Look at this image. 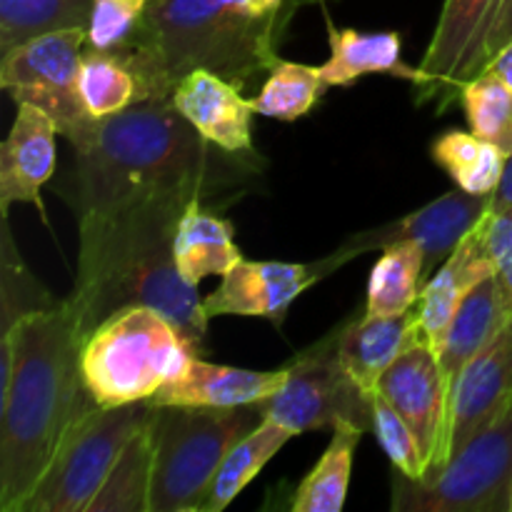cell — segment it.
I'll list each match as a JSON object with an SVG mask.
<instances>
[{
	"instance_id": "obj_1",
	"label": "cell",
	"mask_w": 512,
	"mask_h": 512,
	"mask_svg": "<svg viewBox=\"0 0 512 512\" xmlns=\"http://www.w3.org/2000/svg\"><path fill=\"white\" fill-rule=\"evenodd\" d=\"M80 315L65 298L3 333L0 510L23 512L70 430L98 403L83 378Z\"/></svg>"
},
{
	"instance_id": "obj_2",
	"label": "cell",
	"mask_w": 512,
	"mask_h": 512,
	"mask_svg": "<svg viewBox=\"0 0 512 512\" xmlns=\"http://www.w3.org/2000/svg\"><path fill=\"white\" fill-rule=\"evenodd\" d=\"M193 198L200 195H150L78 213V278L70 300L85 338L118 310L148 305L173 320L195 353H205L210 318L198 288L175 265V230Z\"/></svg>"
},
{
	"instance_id": "obj_3",
	"label": "cell",
	"mask_w": 512,
	"mask_h": 512,
	"mask_svg": "<svg viewBox=\"0 0 512 512\" xmlns=\"http://www.w3.org/2000/svg\"><path fill=\"white\" fill-rule=\"evenodd\" d=\"M75 160L78 213L150 195L208 198L260 170L258 155H235L205 140L178 113L173 98L140 100L95 120L88 140L75 148Z\"/></svg>"
},
{
	"instance_id": "obj_4",
	"label": "cell",
	"mask_w": 512,
	"mask_h": 512,
	"mask_svg": "<svg viewBox=\"0 0 512 512\" xmlns=\"http://www.w3.org/2000/svg\"><path fill=\"white\" fill-rule=\"evenodd\" d=\"M285 23L258 18L240 0H148L133 38L115 53L148 98H173L180 80L205 68L243 88L278 63Z\"/></svg>"
},
{
	"instance_id": "obj_5",
	"label": "cell",
	"mask_w": 512,
	"mask_h": 512,
	"mask_svg": "<svg viewBox=\"0 0 512 512\" xmlns=\"http://www.w3.org/2000/svg\"><path fill=\"white\" fill-rule=\"evenodd\" d=\"M198 355L173 320L148 305L123 308L83 343V378L100 408L150 400Z\"/></svg>"
},
{
	"instance_id": "obj_6",
	"label": "cell",
	"mask_w": 512,
	"mask_h": 512,
	"mask_svg": "<svg viewBox=\"0 0 512 512\" xmlns=\"http://www.w3.org/2000/svg\"><path fill=\"white\" fill-rule=\"evenodd\" d=\"M263 423L258 405H155L150 512H200L228 450Z\"/></svg>"
},
{
	"instance_id": "obj_7",
	"label": "cell",
	"mask_w": 512,
	"mask_h": 512,
	"mask_svg": "<svg viewBox=\"0 0 512 512\" xmlns=\"http://www.w3.org/2000/svg\"><path fill=\"white\" fill-rule=\"evenodd\" d=\"M393 512H512V408L475 435L440 473H393Z\"/></svg>"
},
{
	"instance_id": "obj_8",
	"label": "cell",
	"mask_w": 512,
	"mask_h": 512,
	"mask_svg": "<svg viewBox=\"0 0 512 512\" xmlns=\"http://www.w3.org/2000/svg\"><path fill=\"white\" fill-rule=\"evenodd\" d=\"M153 410L148 400L90 410L70 430L23 512H88L115 460L148 425Z\"/></svg>"
},
{
	"instance_id": "obj_9",
	"label": "cell",
	"mask_w": 512,
	"mask_h": 512,
	"mask_svg": "<svg viewBox=\"0 0 512 512\" xmlns=\"http://www.w3.org/2000/svg\"><path fill=\"white\" fill-rule=\"evenodd\" d=\"M88 28L55 30L15 45L3 53L0 85L15 103H30L53 118L55 128L73 148L88 140L95 120L80 95V63H83Z\"/></svg>"
},
{
	"instance_id": "obj_10",
	"label": "cell",
	"mask_w": 512,
	"mask_h": 512,
	"mask_svg": "<svg viewBox=\"0 0 512 512\" xmlns=\"http://www.w3.org/2000/svg\"><path fill=\"white\" fill-rule=\"evenodd\" d=\"M343 323L325 338L285 363L288 378L273 398L258 403L263 418L285 425L293 435L335 428L350 420L368 433L373 428V398L350 378L338 353Z\"/></svg>"
},
{
	"instance_id": "obj_11",
	"label": "cell",
	"mask_w": 512,
	"mask_h": 512,
	"mask_svg": "<svg viewBox=\"0 0 512 512\" xmlns=\"http://www.w3.org/2000/svg\"><path fill=\"white\" fill-rule=\"evenodd\" d=\"M503 0H445L430 48L420 65V103L440 110L458 103L463 85L488 68V35Z\"/></svg>"
},
{
	"instance_id": "obj_12",
	"label": "cell",
	"mask_w": 512,
	"mask_h": 512,
	"mask_svg": "<svg viewBox=\"0 0 512 512\" xmlns=\"http://www.w3.org/2000/svg\"><path fill=\"white\" fill-rule=\"evenodd\" d=\"M490 205H493V195H470L458 188L393 223L355 233L335 253H330V260L335 268H340L370 250H385L400 240H413L425 253V280H428L458 248L460 240L488 215Z\"/></svg>"
},
{
	"instance_id": "obj_13",
	"label": "cell",
	"mask_w": 512,
	"mask_h": 512,
	"mask_svg": "<svg viewBox=\"0 0 512 512\" xmlns=\"http://www.w3.org/2000/svg\"><path fill=\"white\" fill-rule=\"evenodd\" d=\"M378 393L410 425L423 450L428 475L440 473L448 463L450 395L445 388L438 353L418 343L400 355L378 383Z\"/></svg>"
},
{
	"instance_id": "obj_14",
	"label": "cell",
	"mask_w": 512,
	"mask_h": 512,
	"mask_svg": "<svg viewBox=\"0 0 512 512\" xmlns=\"http://www.w3.org/2000/svg\"><path fill=\"white\" fill-rule=\"evenodd\" d=\"M330 258L315 263H280V260H240L223 275V283L203 298L208 318L240 315L265 318L280 328L290 305L320 278L335 273Z\"/></svg>"
},
{
	"instance_id": "obj_15",
	"label": "cell",
	"mask_w": 512,
	"mask_h": 512,
	"mask_svg": "<svg viewBox=\"0 0 512 512\" xmlns=\"http://www.w3.org/2000/svg\"><path fill=\"white\" fill-rule=\"evenodd\" d=\"M512 408V323L460 373L450 403L448 460Z\"/></svg>"
},
{
	"instance_id": "obj_16",
	"label": "cell",
	"mask_w": 512,
	"mask_h": 512,
	"mask_svg": "<svg viewBox=\"0 0 512 512\" xmlns=\"http://www.w3.org/2000/svg\"><path fill=\"white\" fill-rule=\"evenodd\" d=\"M178 113L218 148L235 155H258L253 145V105L240 88L213 70L198 68L173 90Z\"/></svg>"
},
{
	"instance_id": "obj_17",
	"label": "cell",
	"mask_w": 512,
	"mask_h": 512,
	"mask_svg": "<svg viewBox=\"0 0 512 512\" xmlns=\"http://www.w3.org/2000/svg\"><path fill=\"white\" fill-rule=\"evenodd\" d=\"M53 118L30 103H18V115L0 148V210L8 218L13 203H30L43 210L40 188L55 173Z\"/></svg>"
},
{
	"instance_id": "obj_18",
	"label": "cell",
	"mask_w": 512,
	"mask_h": 512,
	"mask_svg": "<svg viewBox=\"0 0 512 512\" xmlns=\"http://www.w3.org/2000/svg\"><path fill=\"white\" fill-rule=\"evenodd\" d=\"M288 370H245L215 365L193 355L178 378L160 385L150 405H193V408H240L258 405L283 388Z\"/></svg>"
},
{
	"instance_id": "obj_19",
	"label": "cell",
	"mask_w": 512,
	"mask_h": 512,
	"mask_svg": "<svg viewBox=\"0 0 512 512\" xmlns=\"http://www.w3.org/2000/svg\"><path fill=\"white\" fill-rule=\"evenodd\" d=\"M418 343H425L418 308L395 315L358 313L343 320L338 353L350 378L365 395L375 398L385 370Z\"/></svg>"
},
{
	"instance_id": "obj_20",
	"label": "cell",
	"mask_w": 512,
	"mask_h": 512,
	"mask_svg": "<svg viewBox=\"0 0 512 512\" xmlns=\"http://www.w3.org/2000/svg\"><path fill=\"white\" fill-rule=\"evenodd\" d=\"M493 260L485 245L483 220L465 235L458 248L448 255L443 265L425 280L420 298L415 303L420 318V333L430 348L438 353L450 320L458 313L460 303L468 298L470 290L493 275Z\"/></svg>"
},
{
	"instance_id": "obj_21",
	"label": "cell",
	"mask_w": 512,
	"mask_h": 512,
	"mask_svg": "<svg viewBox=\"0 0 512 512\" xmlns=\"http://www.w3.org/2000/svg\"><path fill=\"white\" fill-rule=\"evenodd\" d=\"M510 323L512 308L493 273L483 283L475 285L468 293V298L460 303L458 313L450 320L448 330L443 335V343L438 348V360L440 368H443L450 403H453L455 383H458L465 365L475 355L483 353Z\"/></svg>"
},
{
	"instance_id": "obj_22",
	"label": "cell",
	"mask_w": 512,
	"mask_h": 512,
	"mask_svg": "<svg viewBox=\"0 0 512 512\" xmlns=\"http://www.w3.org/2000/svg\"><path fill=\"white\" fill-rule=\"evenodd\" d=\"M243 260L235 245L230 220L205 210L203 198H193L175 230V265L180 278L198 288L205 278L225 275Z\"/></svg>"
},
{
	"instance_id": "obj_23",
	"label": "cell",
	"mask_w": 512,
	"mask_h": 512,
	"mask_svg": "<svg viewBox=\"0 0 512 512\" xmlns=\"http://www.w3.org/2000/svg\"><path fill=\"white\" fill-rule=\"evenodd\" d=\"M330 60L320 65L325 83L353 85L363 75H395V78L418 83L420 70L403 60V38L395 30L383 33H360L353 28L330 25Z\"/></svg>"
},
{
	"instance_id": "obj_24",
	"label": "cell",
	"mask_w": 512,
	"mask_h": 512,
	"mask_svg": "<svg viewBox=\"0 0 512 512\" xmlns=\"http://www.w3.org/2000/svg\"><path fill=\"white\" fill-rule=\"evenodd\" d=\"M295 438L285 425L275 423V420L263 418V423L255 430H250L245 438H240L228 455L220 463L218 473H215L213 483H210L208 493H205L200 512H223L258 478L260 470L280 453L285 443Z\"/></svg>"
},
{
	"instance_id": "obj_25",
	"label": "cell",
	"mask_w": 512,
	"mask_h": 512,
	"mask_svg": "<svg viewBox=\"0 0 512 512\" xmlns=\"http://www.w3.org/2000/svg\"><path fill=\"white\" fill-rule=\"evenodd\" d=\"M365 430L350 420H343L333 428L328 448L320 455L315 468L293 490L290 510L293 512H340L348 498L350 473H353V455Z\"/></svg>"
},
{
	"instance_id": "obj_26",
	"label": "cell",
	"mask_w": 512,
	"mask_h": 512,
	"mask_svg": "<svg viewBox=\"0 0 512 512\" xmlns=\"http://www.w3.org/2000/svg\"><path fill=\"white\" fill-rule=\"evenodd\" d=\"M155 415V410H153ZM155 430L153 418L125 445L103 488L88 505V512H150V488H153Z\"/></svg>"
},
{
	"instance_id": "obj_27",
	"label": "cell",
	"mask_w": 512,
	"mask_h": 512,
	"mask_svg": "<svg viewBox=\"0 0 512 512\" xmlns=\"http://www.w3.org/2000/svg\"><path fill=\"white\" fill-rule=\"evenodd\" d=\"M433 160L470 195H493L503 178L508 153L480 135L448 130L433 140Z\"/></svg>"
},
{
	"instance_id": "obj_28",
	"label": "cell",
	"mask_w": 512,
	"mask_h": 512,
	"mask_svg": "<svg viewBox=\"0 0 512 512\" xmlns=\"http://www.w3.org/2000/svg\"><path fill=\"white\" fill-rule=\"evenodd\" d=\"M425 285V253L413 240L388 245L368 280L365 313L395 315L415 308Z\"/></svg>"
},
{
	"instance_id": "obj_29",
	"label": "cell",
	"mask_w": 512,
	"mask_h": 512,
	"mask_svg": "<svg viewBox=\"0 0 512 512\" xmlns=\"http://www.w3.org/2000/svg\"><path fill=\"white\" fill-rule=\"evenodd\" d=\"M80 95L93 118H110L143 100L140 80L128 60L115 50L85 45L80 63Z\"/></svg>"
},
{
	"instance_id": "obj_30",
	"label": "cell",
	"mask_w": 512,
	"mask_h": 512,
	"mask_svg": "<svg viewBox=\"0 0 512 512\" xmlns=\"http://www.w3.org/2000/svg\"><path fill=\"white\" fill-rule=\"evenodd\" d=\"M93 0H0V55L38 35L88 28Z\"/></svg>"
},
{
	"instance_id": "obj_31",
	"label": "cell",
	"mask_w": 512,
	"mask_h": 512,
	"mask_svg": "<svg viewBox=\"0 0 512 512\" xmlns=\"http://www.w3.org/2000/svg\"><path fill=\"white\" fill-rule=\"evenodd\" d=\"M268 73V80L260 93L250 100V105L258 115L285 120V123L308 115L320 95L330 88L320 75V68H313V65L278 60Z\"/></svg>"
},
{
	"instance_id": "obj_32",
	"label": "cell",
	"mask_w": 512,
	"mask_h": 512,
	"mask_svg": "<svg viewBox=\"0 0 512 512\" xmlns=\"http://www.w3.org/2000/svg\"><path fill=\"white\" fill-rule=\"evenodd\" d=\"M470 130L512 153V88L493 70H483L460 93Z\"/></svg>"
},
{
	"instance_id": "obj_33",
	"label": "cell",
	"mask_w": 512,
	"mask_h": 512,
	"mask_svg": "<svg viewBox=\"0 0 512 512\" xmlns=\"http://www.w3.org/2000/svg\"><path fill=\"white\" fill-rule=\"evenodd\" d=\"M370 430L375 433L378 443L383 445L398 473H403L410 480H423L428 475V465H425L418 438L380 393L373 398V428Z\"/></svg>"
},
{
	"instance_id": "obj_34",
	"label": "cell",
	"mask_w": 512,
	"mask_h": 512,
	"mask_svg": "<svg viewBox=\"0 0 512 512\" xmlns=\"http://www.w3.org/2000/svg\"><path fill=\"white\" fill-rule=\"evenodd\" d=\"M58 303L50 298L43 288L33 280V275L25 270L23 260H20L18 250L13 245V235H10L8 218H5L3 228V333L13 328V323L23 315L33 313V310L50 308Z\"/></svg>"
},
{
	"instance_id": "obj_35",
	"label": "cell",
	"mask_w": 512,
	"mask_h": 512,
	"mask_svg": "<svg viewBox=\"0 0 512 512\" xmlns=\"http://www.w3.org/2000/svg\"><path fill=\"white\" fill-rule=\"evenodd\" d=\"M148 0H93L88 48L118 50L133 38Z\"/></svg>"
},
{
	"instance_id": "obj_36",
	"label": "cell",
	"mask_w": 512,
	"mask_h": 512,
	"mask_svg": "<svg viewBox=\"0 0 512 512\" xmlns=\"http://www.w3.org/2000/svg\"><path fill=\"white\" fill-rule=\"evenodd\" d=\"M483 233L488 255L493 260L495 278H498L500 288H503L512 308V208H490L488 215L483 218Z\"/></svg>"
},
{
	"instance_id": "obj_37",
	"label": "cell",
	"mask_w": 512,
	"mask_h": 512,
	"mask_svg": "<svg viewBox=\"0 0 512 512\" xmlns=\"http://www.w3.org/2000/svg\"><path fill=\"white\" fill-rule=\"evenodd\" d=\"M510 40H512V0H503L488 35V63L495 53H500V50L510 43Z\"/></svg>"
},
{
	"instance_id": "obj_38",
	"label": "cell",
	"mask_w": 512,
	"mask_h": 512,
	"mask_svg": "<svg viewBox=\"0 0 512 512\" xmlns=\"http://www.w3.org/2000/svg\"><path fill=\"white\" fill-rule=\"evenodd\" d=\"M493 210H505L512 208V153L508 155V163H505L503 178H500V185L493 193Z\"/></svg>"
},
{
	"instance_id": "obj_39",
	"label": "cell",
	"mask_w": 512,
	"mask_h": 512,
	"mask_svg": "<svg viewBox=\"0 0 512 512\" xmlns=\"http://www.w3.org/2000/svg\"><path fill=\"white\" fill-rule=\"evenodd\" d=\"M485 70H493L495 75H500V78L512 88V40L500 50V53H495L493 58H490L488 68Z\"/></svg>"
},
{
	"instance_id": "obj_40",
	"label": "cell",
	"mask_w": 512,
	"mask_h": 512,
	"mask_svg": "<svg viewBox=\"0 0 512 512\" xmlns=\"http://www.w3.org/2000/svg\"><path fill=\"white\" fill-rule=\"evenodd\" d=\"M303 3H310V0H295V5H303Z\"/></svg>"
}]
</instances>
